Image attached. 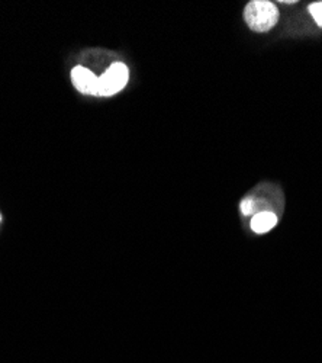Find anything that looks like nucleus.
<instances>
[{
  "mask_svg": "<svg viewBox=\"0 0 322 363\" xmlns=\"http://www.w3.org/2000/svg\"><path fill=\"white\" fill-rule=\"evenodd\" d=\"M72 82L79 92L84 95L99 96V77L86 67L77 65L72 70Z\"/></svg>",
  "mask_w": 322,
  "mask_h": 363,
  "instance_id": "obj_3",
  "label": "nucleus"
},
{
  "mask_svg": "<svg viewBox=\"0 0 322 363\" xmlns=\"http://www.w3.org/2000/svg\"><path fill=\"white\" fill-rule=\"evenodd\" d=\"M276 224H278V217L273 212H259L251 219V229L257 234H263L270 231Z\"/></svg>",
  "mask_w": 322,
  "mask_h": 363,
  "instance_id": "obj_4",
  "label": "nucleus"
},
{
  "mask_svg": "<svg viewBox=\"0 0 322 363\" xmlns=\"http://www.w3.org/2000/svg\"><path fill=\"white\" fill-rule=\"evenodd\" d=\"M129 80V69L118 61L113 63L109 69L99 77V96L108 98L121 90L128 84Z\"/></svg>",
  "mask_w": 322,
  "mask_h": 363,
  "instance_id": "obj_2",
  "label": "nucleus"
},
{
  "mask_svg": "<svg viewBox=\"0 0 322 363\" xmlns=\"http://www.w3.org/2000/svg\"><path fill=\"white\" fill-rule=\"evenodd\" d=\"M309 12H311V15L314 16L316 24H318L319 27H322V2L312 4V5L309 6Z\"/></svg>",
  "mask_w": 322,
  "mask_h": 363,
  "instance_id": "obj_5",
  "label": "nucleus"
},
{
  "mask_svg": "<svg viewBox=\"0 0 322 363\" xmlns=\"http://www.w3.org/2000/svg\"><path fill=\"white\" fill-rule=\"evenodd\" d=\"M0 219H2V217H0Z\"/></svg>",
  "mask_w": 322,
  "mask_h": 363,
  "instance_id": "obj_7",
  "label": "nucleus"
},
{
  "mask_svg": "<svg viewBox=\"0 0 322 363\" xmlns=\"http://www.w3.org/2000/svg\"><path fill=\"white\" fill-rule=\"evenodd\" d=\"M255 210H256V205H255V202H252L251 199H244L241 202V212L244 215H251L252 212H255Z\"/></svg>",
  "mask_w": 322,
  "mask_h": 363,
  "instance_id": "obj_6",
  "label": "nucleus"
},
{
  "mask_svg": "<svg viewBox=\"0 0 322 363\" xmlns=\"http://www.w3.org/2000/svg\"><path fill=\"white\" fill-rule=\"evenodd\" d=\"M244 18L251 31L267 32L278 24L279 11L267 0H255L245 6Z\"/></svg>",
  "mask_w": 322,
  "mask_h": 363,
  "instance_id": "obj_1",
  "label": "nucleus"
}]
</instances>
